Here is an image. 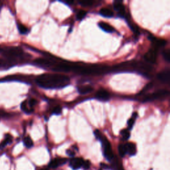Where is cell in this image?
Returning <instances> with one entry per match:
<instances>
[{
	"instance_id": "1",
	"label": "cell",
	"mask_w": 170,
	"mask_h": 170,
	"mask_svg": "<svg viewBox=\"0 0 170 170\" xmlns=\"http://www.w3.org/2000/svg\"><path fill=\"white\" fill-rule=\"evenodd\" d=\"M35 81L43 89H55L67 86L70 83V79L64 74H43L37 77Z\"/></svg>"
},
{
	"instance_id": "2",
	"label": "cell",
	"mask_w": 170,
	"mask_h": 170,
	"mask_svg": "<svg viewBox=\"0 0 170 170\" xmlns=\"http://www.w3.org/2000/svg\"><path fill=\"white\" fill-rule=\"evenodd\" d=\"M109 68L106 66H99V65H92V66L82 67L79 65H72L71 71H73L84 75L91 74H100L109 71Z\"/></svg>"
},
{
	"instance_id": "3",
	"label": "cell",
	"mask_w": 170,
	"mask_h": 170,
	"mask_svg": "<svg viewBox=\"0 0 170 170\" xmlns=\"http://www.w3.org/2000/svg\"><path fill=\"white\" fill-rule=\"evenodd\" d=\"M94 133L95 137L97 139L100 140L102 142V144H103L104 157H105L108 161H112L113 159L115 158V156H114V154L112 150L110 143L109 142L107 138L104 136V135L102 134V133L99 130H96L94 132Z\"/></svg>"
},
{
	"instance_id": "4",
	"label": "cell",
	"mask_w": 170,
	"mask_h": 170,
	"mask_svg": "<svg viewBox=\"0 0 170 170\" xmlns=\"http://www.w3.org/2000/svg\"><path fill=\"white\" fill-rule=\"evenodd\" d=\"M3 55L6 59H10L15 62L18 58H20L24 55L23 50L19 47H10L6 48L3 51Z\"/></svg>"
},
{
	"instance_id": "5",
	"label": "cell",
	"mask_w": 170,
	"mask_h": 170,
	"mask_svg": "<svg viewBox=\"0 0 170 170\" xmlns=\"http://www.w3.org/2000/svg\"><path fill=\"white\" fill-rule=\"evenodd\" d=\"M169 92L166 90H159V91L155 92L152 94H149L143 99V102H150L155 100H158L163 98H165L168 96Z\"/></svg>"
},
{
	"instance_id": "6",
	"label": "cell",
	"mask_w": 170,
	"mask_h": 170,
	"mask_svg": "<svg viewBox=\"0 0 170 170\" xmlns=\"http://www.w3.org/2000/svg\"><path fill=\"white\" fill-rule=\"evenodd\" d=\"M157 56V49L155 48H153L151 50H150L149 51L147 52V53H145V55H144V59L149 63L154 64L155 61H156Z\"/></svg>"
},
{
	"instance_id": "7",
	"label": "cell",
	"mask_w": 170,
	"mask_h": 170,
	"mask_svg": "<svg viewBox=\"0 0 170 170\" xmlns=\"http://www.w3.org/2000/svg\"><path fill=\"white\" fill-rule=\"evenodd\" d=\"M1 81H20V82H27V77L23 76V75H10L4 77V79H1Z\"/></svg>"
},
{
	"instance_id": "8",
	"label": "cell",
	"mask_w": 170,
	"mask_h": 170,
	"mask_svg": "<svg viewBox=\"0 0 170 170\" xmlns=\"http://www.w3.org/2000/svg\"><path fill=\"white\" fill-rule=\"evenodd\" d=\"M110 93L104 89H99L96 93V98L99 100L107 101L110 99Z\"/></svg>"
},
{
	"instance_id": "9",
	"label": "cell",
	"mask_w": 170,
	"mask_h": 170,
	"mask_svg": "<svg viewBox=\"0 0 170 170\" xmlns=\"http://www.w3.org/2000/svg\"><path fill=\"white\" fill-rule=\"evenodd\" d=\"M16 62L8 59H0V70H8L14 66Z\"/></svg>"
},
{
	"instance_id": "10",
	"label": "cell",
	"mask_w": 170,
	"mask_h": 170,
	"mask_svg": "<svg viewBox=\"0 0 170 170\" xmlns=\"http://www.w3.org/2000/svg\"><path fill=\"white\" fill-rule=\"evenodd\" d=\"M84 160L82 158H80V157H74V158H72L70 161L69 165L70 167L72 169L77 170L79 169L80 168H81L82 167V165L84 164Z\"/></svg>"
},
{
	"instance_id": "11",
	"label": "cell",
	"mask_w": 170,
	"mask_h": 170,
	"mask_svg": "<svg viewBox=\"0 0 170 170\" xmlns=\"http://www.w3.org/2000/svg\"><path fill=\"white\" fill-rule=\"evenodd\" d=\"M148 39H149L150 40H151L153 45H154V48H157H157L164 47V46H165L167 44V41L164 39H157L152 35L148 36Z\"/></svg>"
},
{
	"instance_id": "12",
	"label": "cell",
	"mask_w": 170,
	"mask_h": 170,
	"mask_svg": "<svg viewBox=\"0 0 170 170\" xmlns=\"http://www.w3.org/2000/svg\"><path fill=\"white\" fill-rule=\"evenodd\" d=\"M34 64L41 67H50L53 65V62L49 59H43V58H39L34 60Z\"/></svg>"
},
{
	"instance_id": "13",
	"label": "cell",
	"mask_w": 170,
	"mask_h": 170,
	"mask_svg": "<svg viewBox=\"0 0 170 170\" xmlns=\"http://www.w3.org/2000/svg\"><path fill=\"white\" fill-rule=\"evenodd\" d=\"M114 8L118 13L119 15H120L121 17H124L125 15V7L123 5L122 2L119 1H115V3H114Z\"/></svg>"
},
{
	"instance_id": "14",
	"label": "cell",
	"mask_w": 170,
	"mask_h": 170,
	"mask_svg": "<svg viewBox=\"0 0 170 170\" xmlns=\"http://www.w3.org/2000/svg\"><path fill=\"white\" fill-rule=\"evenodd\" d=\"M72 65L65 64V63H60L59 65H57L55 67L53 68V70L55 71H60V72H69L71 71Z\"/></svg>"
},
{
	"instance_id": "15",
	"label": "cell",
	"mask_w": 170,
	"mask_h": 170,
	"mask_svg": "<svg viewBox=\"0 0 170 170\" xmlns=\"http://www.w3.org/2000/svg\"><path fill=\"white\" fill-rule=\"evenodd\" d=\"M67 162V159L66 158H62V157H59V158H55L53 159L49 164V167L51 168H57L59 166H62V165L66 164Z\"/></svg>"
},
{
	"instance_id": "16",
	"label": "cell",
	"mask_w": 170,
	"mask_h": 170,
	"mask_svg": "<svg viewBox=\"0 0 170 170\" xmlns=\"http://www.w3.org/2000/svg\"><path fill=\"white\" fill-rule=\"evenodd\" d=\"M126 154H129L130 155H134L137 152L136 145L135 144L132 142H128L124 145Z\"/></svg>"
},
{
	"instance_id": "17",
	"label": "cell",
	"mask_w": 170,
	"mask_h": 170,
	"mask_svg": "<svg viewBox=\"0 0 170 170\" xmlns=\"http://www.w3.org/2000/svg\"><path fill=\"white\" fill-rule=\"evenodd\" d=\"M169 77H170V72L169 70H165L159 72L157 74V79L164 83H168L169 82Z\"/></svg>"
},
{
	"instance_id": "18",
	"label": "cell",
	"mask_w": 170,
	"mask_h": 170,
	"mask_svg": "<svg viewBox=\"0 0 170 170\" xmlns=\"http://www.w3.org/2000/svg\"><path fill=\"white\" fill-rule=\"evenodd\" d=\"M98 25L100 27V29H102L103 31H106L108 33H112L114 31H115V29L112 26H111L110 24H108L104 21H100L99 22Z\"/></svg>"
},
{
	"instance_id": "19",
	"label": "cell",
	"mask_w": 170,
	"mask_h": 170,
	"mask_svg": "<svg viewBox=\"0 0 170 170\" xmlns=\"http://www.w3.org/2000/svg\"><path fill=\"white\" fill-rule=\"evenodd\" d=\"M93 91V88L91 86H82L78 88V92L81 94H86L91 93Z\"/></svg>"
},
{
	"instance_id": "20",
	"label": "cell",
	"mask_w": 170,
	"mask_h": 170,
	"mask_svg": "<svg viewBox=\"0 0 170 170\" xmlns=\"http://www.w3.org/2000/svg\"><path fill=\"white\" fill-rule=\"evenodd\" d=\"M100 14L104 18H112L114 16L113 11L108 8H102L100 10Z\"/></svg>"
},
{
	"instance_id": "21",
	"label": "cell",
	"mask_w": 170,
	"mask_h": 170,
	"mask_svg": "<svg viewBox=\"0 0 170 170\" xmlns=\"http://www.w3.org/2000/svg\"><path fill=\"white\" fill-rule=\"evenodd\" d=\"M111 169L112 170H124L123 167L120 163L119 162L118 159H115V158L112 160V165Z\"/></svg>"
},
{
	"instance_id": "22",
	"label": "cell",
	"mask_w": 170,
	"mask_h": 170,
	"mask_svg": "<svg viewBox=\"0 0 170 170\" xmlns=\"http://www.w3.org/2000/svg\"><path fill=\"white\" fill-rule=\"evenodd\" d=\"M137 117H138V113L137 112H134V113L132 114V117H131L128 121V129L131 130L133 128V125H134V123H135V120Z\"/></svg>"
},
{
	"instance_id": "23",
	"label": "cell",
	"mask_w": 170,
	"mask_h": 170,
	"mask_svg": "<svg viewBox=\"0 0 170 170\" xmlns=\"http://www.w3.org/2000/svg\"><path fill=\"white\" fill-rule=\"evenodd\" d=\"M120 135L124 140H128L130 138V133L128 130L124 129L122 130H121Z\"/></svg>"
},
{
	"instance_id": "24",
	"label": "cell",
	"mask_w": 170,
	"mask_h": 170,
	"mask_svg": "<svg viewBox=\"0 0 170 170\" xmlns=\"http://www.w3.org/2000/svg\"><path fill=\"white\" fill-rule=\"evenodd\" d=\"M23 142H24V144H25V146L27 148H31V147H33V142L30 136H27L24 138Z\"/></svg>"
},
{
	"instance_id": "25",
	"label": "cell",
	"mask_w": 170,
	"mask_h": 170,
	"mask_svg": "<svg viewBox=\"0 0 170 170\" xmlns=\"http://www.w3.org/2000/svg\"><path fill=\"white\" fill-rule=\"evenodd\" d=\"M18 30L19 31V33H20L21 34L24 35V34H27L28 33V31H29L28 29L27 28L25 25H23V24L18 23Z\"/></svg>"
},
{
	"instance_id": "26",
	"label": "cell",
	"mask_w": 170,
	"mask_h": 170,
	"mask_svg": "<svg viewBox=\"0 0 170 170\" xmlns=\"http://www.w3.org/2000/svg\"><path fill=\"white\" fill-rule=\"evenodd\" d=\"M21 110H22L24 112H25V113H27V114H30L31 112V109H30L28 108V106H27V101H24L22 103H21Z\"/></svg>"
},
{
	"instance_id": "27",
	"label": "cell",
	"mask_w": 170,
	"mask_h": 170,
	"mask_svg": "<svg viewBox=\"0 0 170 170\" xmlns=\"http://www.w3.org/2000/svg\"><path fill=\"white\" fill-rule=\"evenodd\" d=\"M86 11H85L84 10H80L78 11V13H77V20L81 21L85 17L86 15Z\"/></svg>"
},
{
	"instance_id": "28",
	"label": "cell",
	"mask_w": 170,
	"mask_h": 170,
	"mask_svg": "<svg viewBox=\"0 0 170 170\" xmlns=\"http://www.w3.org/2000/svg\"><path fill=\"white\" fill-rule=\"evenodd\" d=\"M94 3V1L92 0H84V1H79V4L83 7H91L93 6Z\"/></svg>"
},
{
	"instance_id": "29",
	"label": "cell",
	"mask_w": 170,
	"mask_h": 170,
	"mask_svg": "<svg viewBox=\"0 0 170 170\" xmlns=\"http://www.w3.org/2000/svg\"><path fill=\"white\" fill-rule=\"evenodd\" d=\"M118 152H119V154H120L121 157H123L125 156V155L126 154V152L124 145H122V144L119 145Z\"/></svg>"
},
{
	"instance_id": "30",
	"label": "cell",
	"mask_w": 170,
	"mask_h": 170,
	"mask_svg": "<svg viewBox=\"0 0 170 170\" xmlns=\"http://www.w3.org/2000/svg\"><path fill=\"white\" fill-rule=\"evenodd\" d=\"M130 27L131 30H132V31L135 35H139L140 34L139 27H138L136 25H135L134 23H132V24H130Z\"/></svg>"
},
{
	"instance_id": "31",
	"label": "cell",
	"mask_w": 170,
	"mask_h": 170,
	"mask_svg": "<svg viewBox=\"0 0 170 170\" xmlns=\"http://www.w3.org/2000/svg\"><path fill=\"white\" fill-rule=\"evenodd\" d=\"M169 50L166 49L163 51V57H164V59L166 60L167 62H169V59H170V55H169Z\"/></svg>"
},
{
	"instance_id": "32",
	"label": "cell",
	"mask_w": 170,
	"mask_h": 170,
	"mask_svg": "<svg viewBox=\"0 0 170 170\" xmlns=\"http://www.w3.org/2000/svg\"><path fill=\"white\" fill-rule=\"evenodd\" d=\"M53 112L56 115H59L62 112V108L60 107V106H56V107H55L54 109H53Z\"/></svg>"
},
{
	"instance_id": "33",
	"label": "cell",
	"mask_w": 170,
	"mask_h": 170,
	"mask_svg": "<svg viewBox=\"0 0 170 170\" xmlns=\"http://www.w3.org/2000/svg\"><path fill=\"white\" fill-rule=\"evenodd\" d=\"M37 100H35V98H31L30 99V101H29V105H30L31 108L34 107V106L37 104Z\"/></svg>"
},
{
	"instance_id": "34",
	"label": "cell",
	"mask_w": 170,
	"mask_h": 170,
	"mask_svg": "<svg viewBox=\"0 0 170 170\" xmlns=\"http://www.w3.org/2000/svg\"><path fill=\"white\" fill-rule=\"evenodd\" d=\"M91 167V163L89 161V160H86V161L84 162V164L82 165V167H83L84 169L87 170L90 168Z\"/></svg>"
},
{
	"instance_id": "35",
	"label": "cell",
	"mask_w": 170,
	"mask_h": 170,
	"mask_svg": "<svg viewBox=\"0 0 170 170\" xmlns=\"http://www.w3.org/2000/svg\"><path fill=\"white\" fill-rule=\"evenodd\" d=\"M152 86H153V84H152V83H149V84H147V86H145V88L142 90V91L141 92L140 94H142V93H144V92H145L146 91H148V89H151Z\"/></svg>"
},
{
	"instance_id": "36",
	"label": "cell",
	"mask_w": 170,
	"mask_h": 170,
	"mask_svg": "<svg viewBox=\"0 0 170 170\" xmlns=\"http://www.w3.org/2000/svg\"><path fill=\"white\" fill-rule=\"evenodd\" d=\"M67 155H69V156H70V157H73V156H74V155H75L74 152L72 151V150H67Z\"/></svg>"
},
{
	"instance_id": "37",
	"label": "cell",
	"mask_w": 170,
	"mask_h": 170,
	"mask_svg": "<svg viewBox=\"0 0 170 170\" xmlns=\"http://www.w3.org/2000/svg\"><path fill=\"white\" fill-rule=\"evenodd\" d=\"M100 166L103 167V168L104 169H111V167L108 166V165H106L105 164H100Z\"/></svg>"
},
{
	"instance_id": "38",
	"label": "cell",
	"mask_w": 170,
	"mask_h": 170,
	"mask_svg": "<svg viewBox=\"0 0 170 170\" xmlns=\"http://www.w3.org/2000/svg\"><path fill=\"white\" fill-rule=\"evenodd\" d=\"M40 170H48V169H41Z\"/></svg>"
}]
</instances>
